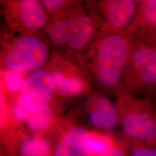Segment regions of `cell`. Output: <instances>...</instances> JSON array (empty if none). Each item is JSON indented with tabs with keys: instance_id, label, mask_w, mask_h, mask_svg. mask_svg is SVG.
<instances>
[{
	"instance_id": "10",
	"label": "cell",
	"mask_w": 156,
	"mask_h": 156,
	"mask_svg": "<svg viewBox=\"0 0 156 156\" xmlns=\"http://www.w3.org/2000/svg\"><path fill=\"white\" fill-rule=\"evenodd\" d=\"M104 91L92 90L88 98L87 116L90 123L97 128L111 129L119 122L116 108Z\"/></svg>"
},
{
	"instance_id": "8",
	"label": "cell",
	"mask_w": 156,
	"mask_h": 156,
	"mask_svg": "<svg viewBox=\"0 0 156 156\" xmlns=\"http://www.w3.org/2000/svg\"><path fill=\"white\" fill-rule=\"evenodd\" d=\"M91 6L102 24V30L126 32L133 22L139 1H90Z\"/></svg>"
},
{
	"instance_id": "2",
	"label": "cell",
	"mask_w": 156,
	"mask_h": 156,
	"mask_svg": "<svg viewBox=\"0 0 156 156\" xmlns=\"http://www.w3.org/2000/svg\"><path fill=\"white\" fill-rule=\"evenodd\" d=\"M52 47L47 37L23 33L6 26L1 33V66L11 73H26L42 69L49 61Z\"/></svg>"
},
{
	"instance_id": "3",
	"label": "cell",
	"mask_w": 156,
	"mask_h": 156,
	"mask_svg": "<svg viewBox=\"0 0 156 156\" xmlns=\"http://www.w3.org/2000/svg\"><path fill=\"white\" fill-rule=\"evenodd\" d=\"M123 91L147 99L156 94V37L135 40Z\"/></svg>"
},
{
	"instance_id": "5",
	"label": "cell",
	"mask_w": 156,
	"mask_h": 156,
	"mask_svg": "<svg viewBox=\"0 0 156 156\" xmlns=\"http://www.w3.org/2000/svg\"><path fill=\"white\" fill-rule=\"evenodd\" d=\"M44 68L53 78L58 94L73 97L91 90L81 67L53 48L50 60Z\"/></svg>"
},
{
	"instance_id": "13",
	"label": "cell",
	"mask_w": 156,
	"mask_h": 156,
	"mask_svg": "<svg viewBox=\"0 0 156 156\" xmlns=\"http://www.w3.org/2000/svg\"><path fill=\"white\" fill-rule=\"evenodd\" d=\"M71 16L51 20L46 30V37L52 48L62 55L68 44Z\"/></svg>"
},
{
	"instance_id": "11",
	"label": "cell",
	"mask_w": 156,
	"mask_h": 156,
	"mask_svg": "<svg viewBox=\"0 0 156 156\" xmlns=\"http://www.w3.org/2000/svg\"><path fill=\"white\" fill-rule=\"evenodd\" d=\"M126 32L135 40L156 37V0L139 1L137 14Z\"/></svg>"
},
{
	"instance_id": "1",
	"label": "cell",
	"mask_w": 156,
	"mask_h": 156,
	"mask_svg": "<svg viewBox=\"0 0 156 156\" xmlns=\"http://www.w3.org/2000/svg\"><path fill=\"white\" fill-rule=\"evenodd\" d=\"M135 39L127 32L102 30L84 50L80 66L94 89L119 94Z\"/></svg>"
},
{
	"instance_id": "12",
	"label": "cell",
	"mask_w": 156,
	"mask_h": 156,
	"mask_svg": "<svg viewBox=\"0 0 156 156\" xmlns=\"http://www.w3.org/2000/svg\"><path fill=\"white\" fill-rule=\"evenodd\" d=\"M89 133L84 128L75 127L64 135L55 151V156H87V138Z\"/></svg>"
},
{
	"instance_id": "6",
	"label": "cell",
	"mask_w": 156,
	"mask_h": 156,
	"mask_svg": "<svg viewBox=\"0 0 156 156\" xmlns=\"http://www.w3.org/2000/svg\"><path fill=\"white\" fill-rule=\"evenodd\" d=\"M102 30L101 23L87 9L84 2L70 17L68 41L63 56L80 66L81 55Z\"/></svg>"
},
{
	"instance_id": "15",
	"label": "cell",
	"mask_w": 156,
	"mask_h": 156,
	"mask_svg": "<svg viewBox=\"0 0 156 156\" xmlns=\"http://www.w3.org/2000/svg\"><path fill=\"white\" fill-rule=\"evenodd\" d=\"M87 147L89 154L93 156H104L112 149L108 138L93 134H89L87 136Z\"/></svg>"
},
{
	"instance_id": "17",
	"label": "cell",
	"mask_w": 156,
	"mask_h": 156,
	"mask_svg": "<svg viewBox=\"0 0 156 156\" xmlns=\"http://www.w3.org/2000/svg\"><path fill=\"white\" fill-rule=\"evenodd\" d=\"M131 156H156V151L152 149L141 148L135 151Z\"/></svg>"
},
{
	"instance_id": "14",
	"label": "cell",
	"mask_w": 156,
	"mask_h": 156,
	"mask_svg": "<svg viewBox=\"0 0 156 156\" xmlns=\"http://www.w3.org/2000/svg\"><path fill=\"white\" fill-rule=\"evenodd\" d=\"M51 119V112L49 106L35 111H28L24 120L29 128L33 130L44 129L49 124Z\"/></svg>"
},
{
	"instance_id": "16",
	"label": "cell",
	"mask_w": 156,
	"mask_h": 156,
	"mask_svg": "<svg viewBox=\"0 0 156 156\" xmlns=\"http://www.w3.org/2000/svg\"><path fill=\"white\" fill-rule=\"evenodd\" d=\"M48 150L45 140L37 137L26 140L20 149L21 153L24 156H45Z\"/></svg>"
},
{
	"instance_id": "9",
	"label": "cell",
	"mask_w": 156,
	"mask_h": 156,
	"mask_svg": "<svg viewBox=\"0 0 156 156\" xmlns=\"http://www.w3.org/2000/svg\"><path fill=\"white\" fill-rule=\"evenodd\" d=\"M20 101L28 111L45 108L56 93L54 79L44 68L29 73L21 86Z\"/></svg>"
},
{
	"instance_id": "4",
	"label": "cell",
	"mask_w": 156,
	"mask_h": 156,
	"mask_svg": "<svg viewBox=\"0 0 156 156\" xmlns=\"http://www.w3.org/2000/svg\"><path fill=\"white\" fill-rule=\"evenodd\" d=\"M1 13L6 26L12 30L46 37L51 20L41 1H2Z\"/></svg>"
},
{
	"instance_id": "18",
	"label": "cell",
	"mask_w": 156,
	"mask_h": 156,
	"mask_svg": "<svg viewBox=\"0 0 156 156\" xmlns=\"http://www.w3.org/2000/svg\"><path fill=\"white\" fill-rule=\"evenodd\" d=\"M102 156H124L123 153L118 149H112L111 151H109L105 154Z\"/></svg>"
},
{
	"instance_id": "7",
	"label": "cell",
	"mask_w": 156,
	"mask_h": 156,
	"mask_svg": "<svg viewBox=\"0 0 156 156\" xmlns=\"http://www.w3.org/2000/svg\"><path fill=\"white\" fill-rule=\"evenodd\" d=\"M125 93L130 105L122 119V126L128 136L143 141H151L156 138V116L148 106L147 98H143Z\"/></svg>"
}]
</instances>
